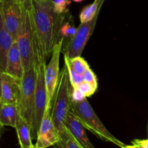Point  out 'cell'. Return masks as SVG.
I'll return each instance as SVG.
<instances>
[{
    "label": "cell",
    "instance_id": "1",
    "mask_svg": "<svg viewBox=\"0 0 148 148\" xmlns=\"http://www.w3.org/2000/svg\"><path fill=\"white\" fill-rule=\"evenodd\" d=\"M30 16L39 51L46 59L62 38V16L55 11L52 0H33Z\"/></svg>",
    "mask_w": 148,
    "mask_h": 148
},
{
    "label": "cell",
    "instance_id": "2",
    "mask_svg": "<svg viewBox=\"0 0 148 148\" xmlns=\"http://www.w3.org/2000/svg\"><path fill=\"white\" fill-rule=\"evenodd\" d=\"M16 43L21 56L24 72L32 66L46 62V59L39 51L32 24L30 12H29L23 10L21 25Z\"/></svg>",
    "mask_w": 148,
    "mask_h": 148
},
{
    "label": "cell",
    "instance_id": "3",
    "mask_svg": "<svg viewBox=\"0 0 148 148\" xmlns=\"http://www.w3.org/2000/svg\"><path fill=\"white\" fill-rule=\"evenodd\" d=\"M71 111L77 117L84 128L105 142L111 143L118 147L123 148L126 145L115 137L104 124L90 106L86 98L78 103L71 102Z\"/></svg>",
    "mask_w": 148,
    "mask_h": 148
},
{
    "label": "cell",
    "instance_id": "4",
    "mask_svg": "<svg viewBox=\"0 0 148 148\" xmlns=\"http://www.w3.org/2000/svg\"><path fill=\"white\" fill-rule=\"evenodd\" d=\"M71 87L68 68L65 64L59 72L51 113L52 121L59 134L65 130V118L71 110Z\"/></svg>",
    "mask_w": 148,
    "mask_h": 148
},
{
    "label": "cell",
    "instance_id": "5",
    "mask_svg": "<svg viewBox=\"0 0 148 148\" xmlns=\"http://www.w3.org/2000/svg\"><path fill=\"white\" fill-rule=\"evenodd\" d=\"M36 71L35 66L25 71L21 79V92L17 103L19 116L24 119L30 127L34 111L35 89H36Z\"/></svg>",
    "mask_w": 148,
    "mask_h": 148
},
{
    "label": "cell",
    "instance_id": "6",
    "mask_svg": "<svg viewBox=\"0 0 148 148\" xmlns=\"http://www.w3.org/2000/svg\"><path fill=\"white\" fill-rule=\"evenodd\" d=\"M35 68L36 71V89H35L34 111H33V118L31 125V137L32 139L36 140L46 106V90L44 79L46 62L39 64L35 66Z\"/></svg>",
    "mask_w": 148,
    "mask_h": 148
},
{
    "label": "cell",
    "instance_id": "7",
    "mask_svg": "<svg viewBox=\"0 0 148 148\" xmlns=\"http://www.w3.org/2000/svg\"><path fill=\"white\" fill-rule=\"evenodd\" d=\"M63 38L57 43L51 53V59L44 72L45 86L46 90V109H52L53 98L59 77V56L62 51Z\"/></svg>",
    "mask_w": 148,
    "mask_h": 148
},
{
    "label": "cell",
    "instance_id": "8",
    "mask_svg": "<svg viewBox=\"0 0 148 148\" xmlns=\"http://www.w3.org/2000/svg\"><path fill=\"white\" fill-rule=\"evenodd\" d=\"M0 15L4 27L16 41L23 16L21 7L16 0H0Z\"/></svg>",
    "mask_w": 148,
    "mask_h": 148
},
{
    "label": "cell",
    "instance_id": "9",
    "mask_svg": "<svg viewBox=\"0 0 148 148\" xmlns=\"http://www.w3.org/2000/svg\"><path fill=\"white\" fill-rule=\"evenodd\" d=\"M97 17L98 14L90 21L80 24L75 35L71 38L65 48L64 56H67L69 59L81 56L89 38L92 34Z\"/></svg>",
    "mask_w": 148,
    "mask_h": 148
},
{
    "label": "cell",
    "instance_id": "10",
    "mask_svg": "<svg viewBox=\"0 0 148 148\" xmlns=\"http://www.w3.org/2000/svg\"><path fill=\"white\" fill-rule=\"evenodd\" d=\"M59 140V134L51 116V109H46L42 118L35 146L36 148H47L56 145Z\"/></svg>",
    "mask_w": 148,
    "mask_h": 148
},
{
    "label": "cell",
    "instance_id": "11",
    "mask_svg": "<svg viewBox=\"0 0 148 148\" xmlns=\"http://www.w3.org/2000/svg\"><path fill=\"white\" fill-rule=\"evenodd\" d=\"M20 92H21V79L11 76L6 72H2L0 102L2 103L17 105L20 99Z\"/></svg>",
    "mask_w": 148,
    "mask_h": 148
},
{
    "label": "cell",
    "instance_id": "12",
    "mask_svg": "<svg viewBox=\"0 0 148 148\" xmlns=\"http://www.w3.org/2000/svg\"><path fill=\"white\" fill-rule=\"evenodd\" d=\"M65 127L83 148H95L87 137L84 127L71 110L65 118Z\"/></svg>",
    "mask_w": 148,
    "mask_h": 148
},
{
    "label": "cell",
    "instance_id": "13",
    "mask_svg": "<svg viewBox=\"0 0 148 148\" xmlns=\"http://www.w3.org/2000/svg\"><path fill=\"white\" fill-rule=\"evenodd\" d=\"M4 72L18 79H21L23 77L24 69L16 41L13 43L7 53V65Z\"/></svg>",
    "mask_w": 148,
    "mask_h": 148
},
{
    "label": "cell",
    "instance_id": "14",
    "mask_svg": "<svg viewBox=\"0 0 148 148\" xmlns=\"http://www.w3.org/2000/svg\"><path fill=\"white\" fill-rule=\"evenodd\" d=\"M14 42L10 33L4 27L0 15V70L2 72H5L7 53Z\"/></svg>",
    "mask_w": 148,
    "mask_h": 148
},
{
    "label": "cell",
    "instance_id": "15",
    "mask_svg": "<svg viewBox=\"0 0 148 148\" xmlns=\"http://www.w3.org/2000/svg\"><path fill=\"white\" fill-rule=\"evenodd\" d=\"M15 130L18 137L20 148H29L33 145L31 137V127L30 124L20 116L17 118Z\"/></svg>",
    "mask_w": 148,
    "mask_h": 148
},
{
    "label": "cell",
    "instance_id": "16",
    "mask_svg": "<svg viewBox=\"0 0 148 148\" xmlns=\"http://www.w3.org/2000/svg\"><path fill=\"white\" fill-rule=\"evenodd\" d=\"M18 116L17 104L2 103L0 102V123L4 126L15 127Z\"/></svg>",
    "mask_w": 148,
    "mask_h": 148
},
{
    "label": "cell",
    "instance_id": "17",
    "mask_svg": "<svg viewBox=\"0 0 148 148\" xmlns=\"http://www.w3.org/2000/svg\"><path fill=\"white\" fill-rule=\"evenodd\" d=\"M104 0H95L93 3L86 6L81 10L79 15L81 23H85L90 21L98 14Z\"/></svg>",
    "mask_w": 148,
    "mask_h": 148
},
{
    "label": "cell",
    "instance_id": "18",
    "mask_svg": "<svg viewBox=\"0 0 148 148\" xmlns=\"http://www.w3.org/2000/svg\"><path fill=\"white\" fill-rule=\"evenodd\" d=\"M59 142L55 145V148H83L65 128V130L59 134Z\"/></svg>",
    "mask_w": 148,
    "mask_h": 148
},
{
    "label": "cell",
    "instance_id": "19",
    "mask_svg": "<svg viewBox=\"0 0 148 148\" xmlns=\"http://www.w3.org/2000/svg\"><path fill=\"white\" fill-rule=\"evenodd\" d=\"M64 57L66 58L69 66L79 75H83V74L86 72V70L89 68V66L86 61H85V59L81 56H76V57L70 59L65 56H64Z\"/></svg>",
    "mask_w": 148,
    "mask_h": 148
},
{
    "label": "cell",
    "instance_id": "20",
    "mask_svg": "<svg viewBox=\"0 0 148 148\" xmlns=\"http://www.w3.org/2000/svg\"><path fill=\"white\" fill-rule=\"evenodd\" d=\"M64 60H65V64L66 65L67 68H68V75H69V80L71 87H72V88H77V87L83 82L82 75H79V74H78L77 72H75V71L69 66L66 58L64 57Z\"/></svg>",
    "mask_w": 148,
    "mask_h": 148
},
{
    "label": "cell",
    "instance_id": "21",
    "mask_svg": "<svg viewBox=\"0 0 148 148\" xmlns=\"http://www.w3.org/2000/svg\"><path fill=\"white\" fill-rule=\"evenodd\" d=\"M54 9L57 13L62 14L67 12L68 10V7L71 4L70 0H52Z\"/></svg>",
    "mask_w": 148,
    "mask_h": 148
},
{
    "label": "cell",
    "instance_id": "22",
    "mask_svg": "<svg viewBox=\"0 0 148 148\" xmlns=\"http://www.w3.org/2000/svg\"><path fill=\"white\" fill-rule=\"evenodd\" d=\"M77 88L84 94L86 97L91 96L97 89V86H96V85L89 83V82H84V81Z\"/></svg>",
    "mask_w": 148,
    "mask_h": 148
},
{
    "label": "cell",
    "instance_id": "23",
    "mask_svg": "<svg viewBox=\"0 0 148 148\" xmlns=\"http://www.w3.org/2000/svg\"><path fill=\"white\" fill-rule=\"evenodd\" d=\"M77 28H75V26L72 25L69 23H65L63 25H62L60 27V36L61 37L64 38H71L75 35L76 32Z\"/></svg>",
    "mask_w": 148,
    "mask_h": 148
},
{
    "label": "cell",
    "instance_id": "24",
    "mask_svg": "<svg viewBox=\"0 0 148 148\" xmlns=\"http://www.w3.org/2000/svg\"><path fill=\"white\" fill-rule=\"evenodd\" d=\"M86 97L78 88H72L71 90V102L78 103L82 101Z\"/></svg>",
    "mask_w": 148,
    "mask_h": 148
},
{
    "label": "cell",
    "instance_id": "25",
    "mask_svg": "<svg viewBox=\"0 0 148 148\" xmlns=\"http://www.w3.org/2000/svg\"><path fill=\"white\" fill-rule=\"evenodd\" d=\"M82 77L84 82H89V83H91L92 84V85H96V86H98V85H97V77H96L94 72H93L90 68L87 69L86 70V72L83 74Z\"/></svg>",
    "mask_w": 148,
    "mask_h": 148
},
{
    "label": "cell",
    "instance_id": "26",
    "mask_svg": "<svg viewBox=\"0 0 148 148\" xmlns=\"http://www.w3.org/2000/svg\"><path fill=\"white\" fill-rule=\"evenodd\" d=\"M32 1L33 0H16L19 5L21 7L22 10L31 12L32 11Z\"/></svg>",
    "mask_w": 148,
    "mask_h": 148
},
{
    "label": "cell",
    "instance_id": "27",
    "mask_svg": "<svg viewBox=\"0 0 148 148\" xmlns=\"http://www.w3.org/2000/svg\"><path fill=\"white\" fill-rule=\"evenodd\" d=\"M133 141L137 144L140 145L143 148H148V139L147 140H135Z\"/></svg>",
    "mask_w": 148,
    "mask_h": 148
},
{
    "label": "cell",
    "instance_id": "28",
    "mask_svg": "<svg viewBox=\"0 0 148 148\" xmlns=\"http://www.w3.org/2000/svg\"><path fill=\"white\" fill-rule=\"evenodd\" d=\"M133 143V147H134V148H143L142 146L140 145L137 144V143H135L134 141H133V143Z\"/></svg>",
    "mask_w": 148,
    "mask_h": 148
},
{
    "label": "cell",
    "instance_id": "29",
    "mask_svg": "<svg viewBox=\"0 0 148 148\" xmlns=\"http://www.w3.org/2000/svg\"><path fill=\"white\" fill-rule=\"evenodd\" d=\"M1 73H2V72H1V71L0 70V98H1Z\"/></svg>",
    "mask_w": 148,
    "mask_h": 148
},
{
    "label": "cell",
    "instance_id": "30",
    "mask_svg": "<svg viewBox=\"0 0 148 148\" xmlns=\"http://www.w3.org/2000/svg\"><path fill=\"white\" fill-rule=\"evenodd\" d=\"M3 129H4V125H3L2 124H1V123H0V136H1V132H2Z\"/></svg>",
    "mask_w": 148,
    "mask_h": 148
},
{
    "label": "cell",
    "instance_id": "31",
    "mask_svg": "<svg viewBox=\"0 0 148 148\" xmlns=\"http://www.w3.org/2000/svg\"><path fill=\"white\" fill-rule=\"evenodd\" d=\"M123 148H134V147H133V145H125Z\"/></svg>",
    "mask_w": 148,
    "mask_h": 148
},
{
    "label": "cell",
    "instance_id": "32",
    "mask_svg": "<svg viewBox=\"0 0 148 148\" xmlns=\"http://www.w3.org/2000/svg\"><path fill=\"white\" fill-rule=\"evenodd\" d=\"M72 1H75V2H81V1H84V0H72Z\"/></svg>",
    "mask_w": 148,
    "mask_h": 148
},
{
    "label": "cell",
    "instance_id": "33",
    "mask_svg": "<svg viewBox=\"0 0 148 148\" xmlns=\"http://www.w3.org/2000/svg\"><path fill=\"white\" fill-rule=\"evenodd\" d=\"M29 148H36V146H35V145H32V146H30V147H29Z\"/></svg>",
    "mask_w": 148,
    "mask_h": 148
}]
</instances>
